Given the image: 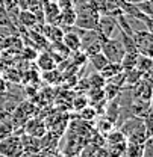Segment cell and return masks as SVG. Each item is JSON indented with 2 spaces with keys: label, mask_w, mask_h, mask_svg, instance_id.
I'll return each instance as SVG.
<instances>
[{
  "label": "cell",
  "mask_w": 153,
  "mask_h": 157,
  "mask_svg": "<svg viewBox=\"0 0 153 157\" xmlns=\"http://www.w3.org/2000/svg\"><path fill=\"white\" fill-rule=\"evenodd\" d=\"M80 6L76 11V23L74 26L83 30H96L97 29V21L100 12L96 11L93 6H90L88 3L85 5H77Z\"/></svg>",
  "instance_id": "cell-1"
},
{
  "label": "cell",
  "mask_w": 153,
  "mask_h": 157,
  "mask_svg": "<svg viewBox=\"0 0 153 157\" xmlns=\"http://www.w3.org/2000/svg\"><path fill=\"white\" fill-rule=\"evenodd\" d=\"M100 52L106 56V59H108L109 62H117V63H120V60L123 59L124 53H126V50H124V47H123L120 38L105 39V41L102 42V50H100Z\"/></svg>",
  "instance_id": "cell-2"
},
{
  "label": "cell",
  "mask_w": 153,
  "mask_h": 157,
  "mask_svg": "<svg viewBox=\"0 0 153 157\" xmlns=\"http://www.w3.org/2000/svg\"><path fill=\"white\" fill-rule=\"evenodd\" d=\"M0 156L3 157H21L23 156V144L21 136L11 135L0 140Z\"/></svg>",
  "instance_id": "cell-3"
},
{
  "label": "cell",
  "mask_w": 153,
  "mask_h": 157,
  "mask_svg": "<svg viewBox=\"0 0 153 157\" xmlns=\"http://www.w3.org/2000/svg\"><path fill=\"white\" fill-rule=\"evenodd\" d=\"M132 39L135 42L136 52L146 56H153V33L150 30H135Z\"/></svg>",
  "instance_id": "cell-4"
},
{
  "label": "cell",
  "mask_w": 153,
  "mask_h": 157,
  "mask_svg": "<svg viewBox=\"0 0 153 157\" xmlns=\"http://www.w3.org/2000/svg\"><path fill=\"white\" fill-rule=\"evenodd\" d=\"M97 32L103 36L105 39L114 38V33L118 30L115 17L109 15V14H100L99 15V21H97Z\"/></svg>",
  "instance_id": "cell-5"
},
{
  "label": "cell",
  "mask_w": 153,
  "mask_h": 157,
  "mask_svg": "<svg viewBox=\"0 0 153 157\" xmlns=\"http://www.w3.org/2000/svg\"><path fill=\"white\" fill-rule=\"evenodd\" d=\"M23 132L26 135H30V136H34V137H42L47 133V125L39 118H29L23 124Z\"/></svg>",
  "instance_id": "cell-6"
},
{
  "label": "cell",
  "mask_w": 153,
  "mask_h": 157,
  "mask_svg": "<svg viewBox=\"0 0 153 157\" xmlns=\"http://www.w3.org/2000/svg\"><path fill=\"white\" fill-rule=\"evenodd\" d=\"M21 144H23V154L34 157L37 153L42 150L41 147V137H34L30 135L23 133L21 135Z\"/></svg>",
  "instance_id": "cell-7"
},
{
  "label": "cell",
  "mask_w": 153,
  "mask_h": 157,
  "mask_svg": "<svg viewBox=\"0 0 153 157\" xmlns=\"http://www.w3.org/2000/svg\"><path fill=\"white\" fill-rule=\"evenodd\" d=\"M41 8H42V15H44V21L49 24H56L58 17H59V6L55 0H42L41 2Z\"/></svg>",
  "instance_id": "cell-8"
},
{
  "label": "cell",
  "mask_w": 153,
  "mask_h": 157,
  "mask_svg": "<svg viewBox=\"0 0 153 157\" xmlns=\"http://www.w3.org/2000/svg\"><path fill=\"white\" fill-rule=\"evenodd\" d=\"M62 44L70 50V53L80 50V35L77 32V27H70L68 30L64 32V36H62Z\"/></svg>",
  "instance_id": "cell-9"
},
{
  "label": "cell",
  "mask_w": 153,
  "mask_h": 157,
  "mask_svg": "<svg viewBox=\"0 0 153 157\" xmlns=\"http://www.w3.org/2000/svg\"><path fill=\"white\" fill-rule=\"evenodd\" d=\"M41 33L49 42H59V41H62V36H64V29L58 24L44 23V24H41Z\"/></svg>",
  "instance_id": "cell-10"
},
{
  "label": "cell",
  "mask_w": 153,
  "mask_h": 157,
  "mask_svg": "<svg viewBox=\"0 0 153 157\" xmlns=\"http://www.w3.org/2000/svg\"><path fill=\"white\" fill-rule=\"evenodd\" d=\"M76 23V9L74 8H67V9H61L59 17H58L56 24L61 26L65 30H68L70 27H73Z\"/></svg>",
  "instance_id": "cell-11"
},
{
  "label": "cell",
  "mask_w": 153,
  "mask_h": 157,
  "mask_svg": "<svg viewBox=\"0 0 153 157\" xmlns=\"http://www.w3.org/2000/svg\"><path fill=\"white\" fill-rule=\"evenodd\" d=\"M35 62H37L38 68L42 73L44 71H50V70H53V68L58 67L56 59L53 58L49 52H41V53H38L37 58H35Z\"/></svg>",
  "instance_id": "cell-12"
},
{
  "label": "cell",
  "mask_w": 153,
  "mask_h": 157,
  "mask_svg": "<svg viewBox=\"0 0 153 157\" xmlns=\"http://www.w3.org/2000/svg\"><path fill=\"white\" fill-rule=\"evenodd\" d=\"M35 24H38V18L35 17V14L32 11L26 9H20L18 18H17V26H21L23 29H30Z\"/></svg>",
  "instance_id": "cell-13"
},
{
  "label": "cell",
  "mask_w": 153,
  "mask_h": 157,
  "mask_svg": "<svg viewBox=\"0 0 153 157\" xmlns=\"http://www.w3.org/2000/svg\"><path fill=\"white\" fill-rule=\"evenodd\" d=\"M152 67H153V59L150 56H146V55H141L138 53L136 56V63H135V68L141 73V74H146V73H152Z\"/></svg>",
  "instance_id": "cell-14"
},
{
  "label": "cell",
  "mask_w": 153,
  "mask_h": 157,
  "mask_svg": "<svg viewBox=\"0 0 153 157\" xmlns=\"http://www.w3.org/2000/svg\"><path fill=\"white\" fill-rule=\"evenodd\" d=\"M99 73L105 77V80H109V78L118 76L120 73H123V70H121V65H120V63H117V62H108V63L103 67V70L99 71Z\"/></svg>",
  "instance_id": "cell-15"
},
{
  "label": "cell",
  "mask_w": 153,
  "mask_h": 157,
  "mask_svg": "<svg viewBox=\"0 0 153 157\" xmlns=\"http://www.w3.org/2000/svg\"><path fill=\"white\" fill-rule=\"evenodd\" d=\"M87 60H88V62H90V65L94 68V71H102V70H103V67L109 62V60L106 59V56H105L102 52H99V53L93 55V56H88Z\"/></svg>",
  "instance_id": "cell-16"
},
{
  "label": "cell",
  "mask_w": 153,
  "mask_h": 157,
  "mask_svg": "<svg viewBox=\"0 0 153 157\" xmlns=\"http://www.w3.org/2000/svg\"><path fill=\"white\" fill-rule=\"evenodd\" d=\"M21 77H23L21 71L15 70V68H8V70H5V74H3V78L12 85H18L21 82Z\"/></svg>",
  "instance_id": "cell-17"
},
{
  "label": "cell",
  "mask_w": 153,
  "mask_h": 157,
  "mask_svg": "<svg viewBox=\"0 0 153 157\" xmlns=\"http://www.w3.org/2000/svg\"><path fill=\"white\" fill-rule=\"evenodd\" d=\"M136 56H138V53H124L123 59L120 60L121 70H123V71H127V70H132V68H135V63H136Z\"/></svg>",
  "instance_id": "cell-18"
},
{
  "label": "cell",
  "mask_w": 153,
  "mask_h": 157,
  "mask_svg": "<svg viewBox=\"0 0 153 157\" xmlns=\"http://www.w3.org/2000/svg\"><path fill=\"white\" fill-rule=\"evenodd\" d=\"M20 53H21V59H23V60L32 62V60H35L37 55H38V48L34 47V45H32V47H30V45H23L21 50H20Z\"/></svg>",
  "instance_id": "cell-19"
},
{
  "label": "cell",
  "mask_w": 153,
  "mask_h": 157,
  "mask_svg": "<svg viewBox=\"0 0 153 157\" xmlns=\"http://www.w3.org/2000/svg\"><path fill=\"white\" fill-rule=\"evenodd\" d=\"M106 140H108L109 145H118V144L126 142V137H124V135H123V133L120 132V128H118V130H111V132L106 135Z\"/></svg>",
  "instance_id": "cell-20"
},
{
  "label": "cell",
  "mask_w": 153,
  "mask_h": 157,
  "mask_svg": "<svg viewBox=\"0 0 153 157\" xmlns=\"http://www.w3.org/2000/svg\"><path fill=\"white\" fill-rule=\"evenodd\" d=\"M90 104V100H88V95L87 94H80V95H76V97L73 98V101H71V107L77 110V112H80L83 107H87Z\"/></svg>",
  "instance_id": "cell-21"
},
{
  "label": "cell",
  "mask_w": 153,
  "mask_h": 157,
  "mask_svg": "<svg viewBox=\"0 0 153 157\" xmlns=\"http://www.w3.org/2000/svg\"><path fill=\"white\" fill-rule=\"evenodd\" d=\"M135 6L144 15H147V17H152L153 15V0H141V2L135 3Z\"/></svg>",
  "instance_id": "cell-22"
},
{
  "label": "cell",
  "mask_w": 153,
  "mask_h": 157,
  "mask_svg": "<svg viewBox=\"0 0 153 157\" xmlns=\"http://www.w3.org/2000/svg\"><path fill=\"white\" fill-rule=\"evenodd\" d=\"M88 78V83H90V89L91 88H103L105 86V83H106V80H105V77L99 73V71H96V73H93Z\"/></svg>",
  "instance_id": "cell-23"
},
{
  "label": "cell",
  "mask_w": 153,
  "mask_h": 157,
  "mask_svg": "<svg viewBox=\"0 0 153 157\" xmlns=\"http://www.w3.org/2000/svg\"><path fill=\"white\" fill-rule=\"evenodd\" d=\"M114 125L115 124L111 119L103 117V118H100V121H99V124H97V130H99L102 135H108L111 130H114Z\"/></svg>",
  "instance_id": "cell-24"
},
{
  "label": "cell",
  "mask_w": 153,
  "mask_h": 157,
  "mask_svg": "<svg viewBox=\"0 0 153 157\" xmlns=\"http://www.w3.org/2000/svg\"><path fill=\"white\" fill-rule=\"evenodd\" d=\"M80 119L82 121H93L94 118L97 117V110L94 109V106H87V107H83L82 110H80Z\"/></svg>",
  "instance_id": "cell-25"
},
{
  "label": "cell",
  "mask_w": 153,
  "mask_h": 157,
  "mask_svg": "<svg viewBox=\"0 0 153 157\" xmlns=\"http://www.w3.org/2000/svg\"><path fill=\"white\" fill-rule=\"evenodd\" d=\"M12 133H14V125L11 124V121H0V140L11 136Z\"/></svg>",
  "instance_id": "cell-26"
},
{
  "label": "cell",
  "mask_w": 153,
  "mask_h": 157,
  "mask_svg": "<svg viewBox=\"0 0 153 157\" xmlns=\"http://www.w3.org/2000/svg\"><path fill=\"white\" fill-rule=\"evenodd\" d=\"M141 157H153V140L152 136L147 137L143 144V150H141Z\"/></svg>",
  "instance_id": "cell-27"
},
{
  "label": "cell",
  "mask_w": 153,
  "mask_h": 157,
  "mask_svg": "<svg viewBox=\"0 0 153 157\" xmlns=\"http://www.w3.org/2000/svg\"><path fill=\"white\" fill-rule=\"evenodd\" d=\"M34 157H56V153L52 151V150H41Z\"/></svg>",
  "instance_id": "cell-28"
},
{
  "label": "cell",
  "mask_w": 153,
  "mask_h": 157,
  "mask_svg": "<svg viewBox=\"0 0 153 157\" xmlns=\"http://www.w3.org/2000/svg\"><path fill=\"white\" fill-rule=\"evenodd\" d=\"M8 92V82L0 76V94H6Z\"/></svg>",
  "instance_id": "cell-29"
},
{
  "label": "cell",
  "mask_w": 153,
  "mask_h": 157,
  "mask_svg": "<svg viewBox=\"0 0 153 157\" xmlns=\"http://www.w3.org/2000/svg\"><path fill=\"white\" fill-rule=\"evenodd\" d=\"M138 2H141V0H131V3H138Z\"/></svg>",
  "instance_id": "cell-30"
},
{
  "label": "cell",
  "mask_w": 153,
  "mask_h": 157,
  "mask_svg": "<svg viewBox=\"0 0 153 157\" xmlns=\"http://www.w3.org/2000/svg\"><path fill=\"white\" fill-rule=\"evenodd\" d=\"M21 157H30V156H24V154H23V156H21Z\"/></svg>",
  "instance_id": "cell-31"
}]
</instances>
